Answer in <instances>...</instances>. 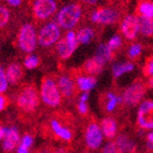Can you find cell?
Wrapping results in <instances>:
<instances>
[{"label":"cell","instance_id":"cell-18","mask_svg":"<svg viewBox=\"0 0 153 153\" xmlns=\"http://www.w3.org/2000/svg\"><path fill=\"white\" fill-rule=\"evenodd\" d=\"M104 65H105V62L103 60L97 58V56H93L92 58L88 59L87 61L82 64V71L87 75L95 76V75L100 74L102 72Z\"/></svg>","mask_w":153,"mask_h":153},{"label":"cell","instance_id":"cell-13","mask_svg":"<svg viewBox=\"0 0 153 153\" xmlns=\"http://www.w3.org/2000/svg\"><path fill=\"white\" fill-rule=\"evenodd\" d=\"M90 19L99 25H111L119 19V12L114 8H97L91 13Z\"/></svg>","mask_w":153,"mask_h":153},{"label":"cell","instance_id":"cell-3","mask_svg":"<svg viewBox=\"0 0 153 153\" xmlns=\"http://www.w3.org/2000/svg\"><path fill=\"white\" fill-rule=\"evenodd\" d=\"M82 9L78 3H68L62 7L57 13L56 23L60 26V28L65 30H72L79 23L82 17Z\"/></svg>","mask_w":153,"mask_h":153},{"label":"cell","instance_id":"cell-30","mask_svg":"<svg viewBox=\"0 0 153 153\" xmlns=\"http://www.w3.org/2000/svg\"><path fill=\"white\" fill-rule=\"evenodd\" d=\"M108 47L110 48L111 51H116L122 46V38L119 34H115L114 36L109 39V41L107 43Z\"/></svg>","mask_w":153,"mask_h":153},{"label":"cell","instance_id":"cell-12","mask_svg":"<svg viewBox=\"0 0 153 153\" xmlns=\"http://www.w3.org/2000/svg\"><path fill=\"white\" fill-rule=\"evenodd\" d=\"M122 36L128 41H134L139 34V16L128 14L122 18L120 24Z\"/></svg>","mask_w":153,"mask_h":153},{"label":"cell","instance_id":"cell-34","mask_svg":"<svg viewBox=\"0 0 153 153\" xmlns=\"http://www.w3.org/2000/svg\"><path fill=\"white\" fill-rule=\"evenodd\" d=\"M143 73H145L146 76H149V77L153 76V56H151L150 58L147 60V62H146Z\"/></svg>","mask_w":153,"mask_h":153},{"label":"cell","instance_id":"cell-46","mask_svg":"<svg viewBox=\"0 0 153 153\" xmlns=\"http://www.w3.org/2000/svg\"><path fill=\"white\" fill-rule=\"evenodd\" d=\"M82 153H99L97 151H90V150H86V151H82Z\"/></svg>","mask_w":153,"mask_h":153},{"label":"cell","instance_id":"cell-25","mask_svg":"<svg viewBox=\"0 0 153 153\" xmlns=\"http://www.w3.org/2000/svg\"><path fill=\"white\" fill-rule=\"evenodd\" d=\"M97 58H100L101 60L106 63V62L110 61L114 57V51H110V48L108 47L107 44H100L99 47L97 48V51H95V55Z\"/></svg>","mask_w":153,"mask_h":153},{"label":"cell","instance_id":"cell-9","mask_svg":"<svg viewBox=\"0 0 153 153\" xmlns=\"http://www.w3.org/2000/svg\"><path fill=\"white\" fill-rule=\"evenodd\" d=\"M78 41H77L76 33L73 30H69L66 32L65 36L60 39L58 43L56 44L57 55L60 59L65 60L72 56V54L76 51L78 47Z\"/></svg>","mask_w":153,"mask_h":153},{"label":"cell","instance_id":"cell-26","mask_svg":"<svg viewBox=\"0 0 153 153\" xmlns=\"http://www.w3.org/2000/svg\"><path fill=\"white\" fill-rule=\"evenodd\" d=\"M77 41L78 43L82 44H89L91 42L92 38L94 36V31L92 30L91 28H82L80 30H78V32L76 33Z\"/></svg>","mask_w":153,"mask_h":153},{"label":"cell","instance_id":"cell-23","mask_svg":"<svg viewBox=\"0 0 153 153\" xmlns=\"http://www.w3.org/2000/svg\"><path fill=\"white\" fill-rule=\"evenodd\" d=\"M135 65L132 62H118L112 66V76L119 78L125 73H130L134 70Z\"/></svg>","mask_w":153,"mask_h":153},{"label":"cell","instance_id":"cell-32","mask_svg":"<svg viewBox=\"0 0 153 153\" xmlns=\"http://www.w3.org/2000/svg\"><path fill=\"white\" fill-rule=\"evenodd\" d=\"M33 143H34V136L32 134H29V133H26L22 136L21 138V143L19 145L24 146L25 148L31 149L33 147Z\"/></svg>","mask_w":153,"mask_h":153},{"label":"cell","instance_id":"cell-40","mask_svg":"<svg viewBox=\"0 0 153 153\" xmlns=\"http://www.w3.org/2000/svg\"><path fill=\"white\" fill-rule=\"evenodd\" d=\"M23 0H7V2L11 5V7H18L21 4Z\"/></svg>","mask_w":153,"mask_h":153},{"label":"cell","instance_id":"cell-45","mask_svg":"<svg viewBox=\"0 0 153 153\" xmlns=\"http://www.w3.org/2000/svg\"><path fill=\"white\" fill-rule=\"evenodd\" d=\"M147 85H148V87L150 88V89H153V76L149 78L148 84H147Z\"/></svg>","mask_w":153,"mask_h":153},{"label":"cell","instance_id":"cell-21","mask_svg":"<svg viewBox=\"0 0 153 153\" xmlns=\"http://www.w3.org/2000/svg\"><path fill=\"white\" fill-rule=\"evenodd\" d=\"M121 103H122V99H121L120 95L116 94L115 92H107L104 100L105 111H115V109L118 107V105L121 104Z\"/></svg>","mask_w":153,"mask_h":153},{"label":"cell","instance_id":"cell-24","mask_svg":"<svg viewBox=\"0 0 153 153\" xmlns=\"http://www.w3.org/2000/svg\"><path fill=\"white\" fill-rule=\"evenodd\" d=\"M137 12L139 16L147 18H153V1L151 0H143L138 3Z\"/></svg>","mask_w":153,"mask_h":153},{"label":"cell","instance_id":"cell-22","mask_svg":"<svg viewBox=\"0 0 153 153\" xmlns=\"http://www.w3.org/2000/svg\"><path fill=\"white\" fill-rule=\"evenodd\" d=\"M139 33L146 38L153 36V18L139 16Z\"/></svg>","mask_w":153,"mask_h":153},{"label":"cell","instance_id":"cell-14","mask_svg":"<svg viewBox=\"0 0 153 153\" xmlns=\"http://www.w3.org/2000/svg\"><path fill=\"white\" fill-rule=\"evenodd\" d=\"M49 130L55 137L64 143H70L74 137V134H73L71 128L62 123L58 118H53L49 121Z\"/></svg>","mask_w":153,"mask_h":153},{"label":"cell","instance_id":"cell-16","mask_svg":"<svg viewBox=\"0 0 153 153\" xmlns=\"http://www.w3.org/2000/svg\"><path fill=\"white\" fill-rule=\"evenodd\" d=\"M120 153H134L136 151V143L128 133H120L114 139Z\"/></svg>","mask_w":153,"mask_h":153},{"label":"cell","instance_id":"cell-15","mask_svg":"<svg viewBox=\"0 0 153 153\" xmlns=\"http://www.w3.org/2000/svg\"><path fill=\"white\" fill-rule=\"evenodd\" d=\"M57 85L58 88L61 92L63 97H72L76 92V82L72 78L71 75L69 74H62L57 79Z\"/></svg>","mask_w":153,"mask_h":153},{"label":"cell","instance_id":"cell-37","mask_svg":"<svg viewBox=\"0 0 153 153\" xmlns=\"http://www.w3.org/2000/svg\"><path fill=\"white\" fill-rule=\"evenodd\" d=\"M9 105V99L3 93H0V112L3 111Z\"/></svg>","mask_w":153,"mask_h":153},{"label":"cell","instance_id":"cell-39","mask_svg":"<svg viewBox=\"0 0 153 153\" xmlns=\"http://www.w3.org/2000/svg\"><path fill=\"white\" fill-rule=\"evenodd\" d=\"M14 152H15V153H31L30 152V149L25 148V147H24V146H22V145L18 146Z\"/></svg>","mask_w":153,"mask_h":153},{"label":"cell","instance_id":"cell-33","mask_svg":"<svg viewBox=\"0 0 153 153\" xmlns=\"http://www.w3.org/2000/svg\"><path fill=\"white\" fill-rule=\"evenodd\" d=\"M8 78H7V74H5V70L2 66L0 65V93L7 91L8 89Z\"/></svg>","mask_w":153,"mask_h":153},{"label":"cell","instance_id":"cell-36","mask_svg":"<svg viewBox=\"0 0 153 153\" xmlns=\"http://www.w3.org/2000/svg\"><path fill=\"white\" fill-rule=\"evenodd\" d=\"M146 146L148 150L153 151V131H150L146 136Z\"/></svg>","mask_w":153,"mask_h":153},{"label":"cell","instance_id":"cell-4","mask_svg":"<svg viewBox=\"0 0 153 153\" xmlns=\"http://www.w3.org/2000/svg\"><path fill=\"white\" fill-rule=\"evenodd\" d=\"M17 44L22 51L31 54L38 45V32L30 23L24 24L17 34Z\"/></svg>","mask_w":153,"mask_h":153},{"label":"cell","instance_id":"cell-6","mask_svg":"<svg viewBox=\"0 0 153 153\" xmlns=\"http://www.w3.org/2000/svg\"><path fill=\"white\" fill-rule=\"evenodd\" d=\"M104 135H103L100 123L91 121L87 124L84 132V143L86 148L90 151H97L104 145Z\"/></svg>","mask_w":153,"mask_h":153},{"label":"cell","instance_id":"cell-42","mask_svg":"<svg viewBox=\"0 0 153 153\" xmlns=\"http://www.w3.org/2000/svg\"><path fill=\"white\" fill-rule=\"evenodd\" d=\"M4 132H5V126H3L1 121H0V141L3 139V136H4Z\"/></svg>","mask_w":153,"mask_h":153},{"label":"cell","instance_id":"cell-10","mask_svg":"<svg viewBox=\"0 0 153 153\" xmlns=\"http://www.w3.org/2000/svg\"><path fill=\"white\" fill-rule=\"evenodd\" d=\"M58 5L56 0H34L32 4V14L36 21L48 19L57 12Z\"/></svg>","mask_w":153,"mask_h":153},{"label":"cell","instance_id":"cell-7","mask_svg":"<svg viewBox=\"0 0 153 153\" xmlns=\"http://www.w3.org/2000/svg\"><path fill=\"white\" fill-rule=\"evenodd\" d=\"M61 36V29L56 22H49L38 32V43L43 47H51L58 43Z\"/></svg>","mask_w":153,"mask_h":153},{"label":"cell","instance_id":"cell-28","mask_svg":"<svg viewBox=\"0 0 153 153\" xmlns=\"http://www.w3.org/2000/svg\"><path fill=\"white\" fill-rule=\"evenodd\" d=\"M39 64H40V59H39L38 56L33 54H29L24 60V66L28 70L36 69Z\"/></svg>","mask_w":153,"mask_h":153},{"label":"cell","instance_id":"cell-17","mask_svg":"<svg viewBox=\"0 0 153 153\" xmlns=\"http://www.w3.org/2000/svg\"><path fill=\"white\" fill-rule=\"evenodd\" d=\"M100 126H101L105 139L112 140L114 138H116L118 133V122L114 117L103 118L100 122Z\"/></svg>","mask_w":153,"mask_h":153},{"label":"cell","instance_id":"cell-2","mask_svg":"<svg viewBox=\"0 0 153 153\" xmlns=\"http://www.w3.org/2000/svg\"><path fill=\"white\" fill-rule=\"evenodd\" d=\"M62 94L58 88L57 82L51 76H44L41 80L40 99L42 103L51 108L58 107L62 102Z\"/></svg>","mask_w":153,"mask_h":153},{"label":"cell","instance_id":"cell-43","mask_svg":"<svg viewBox=\"0 0 153 153\" xmlns=\"http://www.w3.org/2000/svg\"><path fill=\"white\" fill-rule=\"evenodd\" d=\"M36 153H53V151H51L47 148H42V149H39Z\"/></svg>","mask_w":153,"mask_h":153},{"label":"cell","instance_id":"cell-20","mask_svg":"<svg viewBox=\"0 0 153 153\" xmlns=\"http://www.w3.org/2000/svg\"><path fill=\"white\" fill-rule=\"evenodd\" d=\"M76 86L80 91L89 92L97 85V78L91 75H78L76 77Z\"/></svg>","mask_w":153,"mask_h":153},{"label":"cell","instance_id":"cell-27","mask_svg":"<svg viewBox=\"0 0 153 153\" xmlns=\"http://www.w3.org/2000/svg\"><path fill=\"white\" fill-rule=\"evenodd\" d=\"M11 18V13L9 9L4 5L0 4V30L7 27L10 22Z\"/></svg>","mask_w":153,"mask_h":153},{"label":"cell","instance_id":"cell-5","mask_svg":"<svg viewBox=\"0 0 153 153\" xmlns=\"http://www.w3.org/2000/svg\"><path fill=\"white\" fill-rule=\"evenodd\" d=\"M146 90H147V86L145 82L141 79H136L135 82H133L130 86H128L123 90L121 95L122 103L130 107L137 106L143 101Z\"/></svg>","mask_w":153,"mask_h":153},{"label":"cell","instance_id":"cell-41","mask_svg":"<svg viewBox=\"0 0 153 153\" xmlns=\"http://www.w3.org/2000/svg\"><path fill=\"white\" fill-rule=\"evenodd\" d=\"M88 99H89V93L88 92H84L80 97H79V101H82V102H88Z\"/></svg>","mask_w":153,"mask_h":153},{"label":"cell","instance_id":"cell-19","mask_svg":"<svg viewBox=\"0 0 153 153\" xmlns=\"http://www.w3.org/2000/svg\"><path fill=\"white\" fill-rule=\"evenodd\" d=\"M5 74H7V78H8L9 84L15 85L17 84L24 76V70L23 66L18 62H13V63L9 64L7 70H5Z\"/></svg>","mask_w":153,"mask_h":153},{"label":"cell","instance_id":"cell-31","mask_svg":"<svg viewBox=\"0 0 153 153\" xmlns=\"http://www.w3.org/2000/svg\"><path fill=\"white\" fill-rule=\"evenodd\" d=\"M141 51H143V46L139 43H133L130 45L128 49V55L131 59L137 58V57L140 56Z\"/></svg>","mask_w":153,"mask_h":153},{"label":"cell","instance_id":"cell-44","mask_svg":"<svg viewBox=\"0 0 153 153\" xmlns=\"http://www.w3.org/2000/svg\"><path fill=\"white\" fill-rule=\"evenodd\" d=\"M82 2L87 3V4H95L97 0H82Z\"/></svg>","mask_w":153,"mask_h":153},{"label":"cell","instance_id":"cell-11","mask_svg":"<svg viewBox=\"0 0 153 153\" xmlns=\"http://www.w3.org/2000/svg\"><path fill=\"white\" fill-rule=\"evenodd\" d=\"M21 132L16 125L5 126L3 139L1 140V149L4 153H11L16 150L21 143Z\"/></svg>","mask_w":153,"mask_h":153},{"label":"cell","instance_id":"cell-35","mask_svg":"<svg viewBox=\"0 0 153 153\" xmlns=\"http://www.w3.org/2000/svg\"><path fill=\"white\" fill-rule=\"evenodd\" d=\"M88 103L87 102H82V101H78V104H77V111L82 116H86L88 114Z\"/></svg>","mask_w":153,"mask_h":153},{"label":"cell","instance_id":"cell-8","mask_svg":"<svg viewBox=\"0 0 153 153\" xmlns=\"http://www.w3.org/2000/svg\"><path fill=\"white\" fill-rule=\"evenodd\" d=\"M136 123L143 131H153V100H143L138 105Z\"/></svg>","mask_w":153,"mask_h":153},{"label":"cell","instance_id":"cell-1","mask_svg":"<svg viewBox=\"0 0 153 153\" xmlns=\"http://www.w3.org/2000/svg\"><path fill=\"white\" fill-rule=\"evenodd\" d=\"M40 93L33 84L22 88L16 97L17 108L25 115H32L40 105Z\"/></svg>","mask_w":153,"mask_h":153},{"label":"cell","instance_id":"cell-29","mask_svg":"<svg viewBox=\"0 0 153 153\" xmlns=\"http://www.w3.org/2000/svg\"><path fill=\"white\" fill-rule=\"evenodd\" d=\"M100 153H120V151L118 149L116 141L112 139V140H107L106 143H104Z\"/></svg>","mask_w":153,"mask_h":153},{"label":"cell","instance_id":"cell-38","mask_svg":"<svg viewBox=\"0 0 153 153\" xmlns=\"http://www.w3.org/2000/svg\"><path fill=\"white\" fill-rule=\"evenodd\" d=\"M53 153H71L66 147H57L53 150Z\"/></svg>","mask_w":153,"mask_h":153}]
</instances>
